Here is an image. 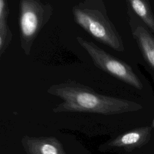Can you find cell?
<instances>
[{"mask_svg": "<svg viewBox=\"0 0 154 154\" xmlns=\"http://www.w3.org/2000/svg\"><path fill=\"white\" fill-rule=\"evenodd\" d=\"M20 142L26 154H67L61 141L55 137L25 135Z\"/></svg>", "mask_w": 154, "mask_h": 154, "instance_id": "obj_6", "label": "cell"}, {"mask_svg": "<svg viewBox=\"0 0 154 154\" xmlns=\"http://www.w3.org/2000/svg\"><path fill=\"white\" fill-rule=\"evenodd\" d=\"M74 21L99 42L113 50H125L122 37L108 16L102 0H85L73 6Z\"/></svg>", "mask_w": 154, "mask_h": 154, "instance_id": "obj_2", "label": "cell"}, {"mask_svg": "<svg viewBox=\"0 0 154 154\" xmlns=\"http://www.w3.org/2000/svg\"><path fill=\"white\" fill-rule=\"evenodd\" d=\"M152 128L141 127L122 134L100 144L99 150L102 152H113L123 150L130 152L149 142L151 137Z\"/></svg>", "mask_w": 154, "mask_h": 154, "instance_id": "obj_5", "label": "cell"}, {"mask_svg": "<svg viewBox=\"0 0 154 154\" xmlns=\"http://www.w3.org/2000/svg\"><path fill=\"white\" fill-rule=\"evenodd\" d=\"M47 93L63 100L52 108L54 113L88 112L111 116L142 108L133 101L99 94L89 86L70 79L51 85Z\"/></svg>", "mask_w": 154, "mask_h": 154, "instance_id": "obj_1", "label": "cell"}, {"mask_svg": "<svg viewBox=\"0 0 154 154\" xmlns=\"http://www.w3.org/2000/svg\"><path fill=\"white\" fill-rule=\"evenodd\" d=\"M76 40L89 55L97 68L137 89H142V83L127 63L111 55L89 40L80 36H77Z\"/></svg>", "mask_w": 154, "mask_h": 154, "instance_id": "obj_4", "label": "cell"}, {"mask_svg": "<svg viewBox=\"0 0 154 154\" xmlns=\"http://www.w3.org/2000/svg\"><path fill=\"white\" fill-rule=\"evenodd\" d=\"M128 2L134 12L154 32V17L147 2L142 0H130Z\"/></svg>", "mask_w": 154, "mask_h": 154, "instance_id": "obj_9", "label": "cell"}, {"mask_svg": "<svg viewBox=\"0 0 154 154\" xmlns=\"http://www.w3.org/2000/svg\"><path fill=\"white\" fill-rule=\"evenodd\" d=\"M54 8L47 1L21 0L19 2V27L20 46L29 55L35 40L53 15Z\"/></svg>", "mask_w": 154, "mask_h": 154, "instance_id": "obj_3", "label": "cell"}, {"mask_svg": "<svg viewBox=\"0 0 154 154\" xmlns=\"http://www.w3.org/2000/svg\"><path fill=\"white\" fill-rule=\"evenodd\" d=\"M10 13L8 2L0 0V57L5 52L11 44L13 33L8 25V16Z\"/></svg>", "mask_w": 154, "mask_h": 154, "instance_id": "obj_8", "label": "cell"}, {"mask_svg": "<svg viewBox=\"0 0 154 154\" xmlns=\"http://www.w3.org/2000/svg\"><path fill=\"white\" fill-rule=\"evenodd\" d=\"M132 34L145 59L154 68V37L141 25L133 29Z\"/></svg>", "mask_w": 154, "mask_h": 154, "instance_id": "obj_7", "label": "cell"}]
</instances>
